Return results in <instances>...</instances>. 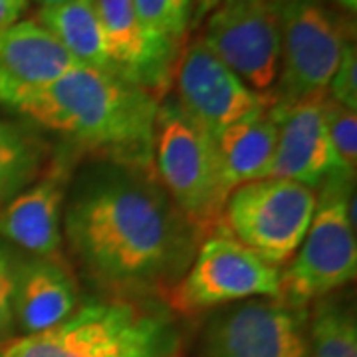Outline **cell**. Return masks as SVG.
<instances>
[{"instance_id": "cell-9", "label": "cell", "mask_w": 357, "mask_h": 357, "mask_svg": "<svg viewBox=\"0 0 357 357\" xmlns=\"http://www.w3.org/2000/svg\"><path fill=\"white\" fill-rule=\"evenodd\" d=\"M280 64L272 102L278 105L321 98L347 42L344 28L319 0H276Z\"/></svg>"}, {"instance_id": "cell-11", "label": "cell", "mask_w": 357, "mask_h": 357, "mask_svg": "<svg viewBox=\"0 0 357 357\" xmlns=\"http://www.w3.org/2000/svg\"><path fill=\"white\" fill-rule=\"evenodd\" d=\"M173 79L178 107L213 137L220 129L262 114L274 103L270 96L248 88L201 38L183 46Z\"/></svg>"}, {"instance_id": "cell-13", "label": "cell", "mask_w": 357, "mask_h": 357, "mask_svg": "<svg viewBox=\"0 0 357 357\" xmlns=\"http://www.w3.org/2000/svg\"><path fill=\"white\" fill-rule=\"evenodd\" d=\"M324 98L292 105L272 103L270 112L278 123V143L270 177L296 181L318 191L333 173H345L337 163L326 129Z\"/></svg>"}, {"instance_id": "cell-6", "label": "cell", "mask_w": 357, "mask_h": 357, "mask_svg": "<svg viewBox=\"0 0 357 357\" xmlns=\"http://www.w3.org/2000/svg\"><path fill=\"white\" fill-rule=\"evenodd\" d=\"M316 203V191L296 181L258 178L230 191L217 232L282 268L304 241Z\"/></svg>"}, {"instance_id": "cell-21", "label": "cell", "mask_w": 357, "mask_h": 357, "mask_svg": "<svg viewBox=\"0 0 357 357\" xmlns=\"http://www.w3.org/2000/svg\"><path fill=\"white\" fill-rule=\"evenodd\" d=\"M141 26L153 38L185 46L191 28L195 0H133Z\"/></svg>"}, {"instance_id": "cell-3", "label": "cell", "mask_w": 357, "mask_h": 357, "mask_svg": "<svg viewBox=\"0 0 357 357\" xmlns=\"http://www.w3.org/2000/svg\"><path fill=\"white\" fill-rule=\"evenodd\" d=\"M0 357H185V340L171 307L109 294L50 330L2 342Z\"/></svg>"}, {"instance_id": "cell-5", "label": "cell", "mask_w": 357, "mask_h": 357, "mask_svg": "<svg viewBox=\"0 0 357 357\" xmlns=\"http://www.w3.org/2000/svg\"><path fill=\"white\" fill-rule=\"evenodd\" d=\"M316 195L306 236L282 270L280 298L300 307L328 298L357 274L354 177L333 173Z\"/></svg>"}, {"instance_id": "cell-1", "label": "cell", "mask_w": 357, "mask_h": 357, "mask_svg": "<svg viewBox=\"0 0 357 357\" xmlns=\"http://www.w3.org/2000/svg\"><path fill=\"white\" fill-rule=\"evenodd\" d=\"M64 229L89 278L131 298L167 296L203 243L153 173L114 163L74 192Z\"/></svg>"}, {"instance_id": "cell-29", "label": "cell", "mask_w": 357, "mask_h": 357, "mask_svg": "<svg viewBox=\"0 0 357 357\" xmlns=\"http://www.w3.org/2000/svg\"><path fill=\"white\" fill-rule=\"evenodd\" d=\"M8 2H13L16 6H20V8H28V0H8Z\"/></svg>"}, {"instance_id": "cell-2", "label": "cell", "mask_w": 357, "mask_h": 357, "mask_svg": "<svg viewBox=\"0 0 357 357\" xmlns=\"http://www.w3.org/2000/svg\"><path fill=\"white\" fill-rule=\"evenodd\" d=\"M10 109L82 151L105 157L114 165L153 173L159 100L123 77L77 66L24 93Z\"/></svg>"}, {"instance_id": "cell-25", "label": "cell", "mask_w": 357, "mask_h": 357, "mask_svg": "<svg viewBox=\"0 0 357 357\" xmlns=\"http://www.w3.org/2000/svg\"><path fill=\"white\" fill-rule=\"evenodd\" d=\"M24 13H26L24 8L16 6V4H13V2H8V0H0V30H4L6 26L18 22V20H20V16H22Z\"/></svg>"}, {"instance_id": "cell-22", "label": "cell", "mask_w": 357, "mask_h": 357, "mask_svg": "<svg viewBox=\"0 0 357 357\" xmlns=\"http://www.w3.org/2000/svg\"><path fill=\"white\" fill-rule=\"evenodd\" d=\"M324 117H326V129L330 135L333 153L337 157V163L345 173L356 177L357 114L354 109H347L326 96L324 98Z\"/></svg>"}, {"instance_id": "cell-19", "label": "cell", "mask_w": 357, "mask_h": 357, "mask_svg": "<svg viewBox=\"0 0 357 357\" xmlns=\"http://www.w3.org/2000/svg\"><path fill=\"white\" fill-rule=\"evenodd\" d=\"M44 155L36 141L10 123L0 121V204L32 185L44 171Z\"/></svg>"}, {"instance_id": "cell-18", "label": "cell", "mask_w": 357, "mask_h": 357, "mask_svg": "<svg viewBox=\"0 0 357 357\" xmlns=\"http://www.w3.org/2000/svg\"><path fill=\"white\" fill-rule=\"evenodd\" d=\"M36 22L60 42V46L76 60L77 66L114 74L105 52L96 2L82 0L44 6L36 14Z\"/></svg>"}, {"instance_id": "cell-14", "label": "cell", "mask_w": 357, "mask_h": 357, "mask_svg": "<svg viewBox=\"0 0 357 357\" xmlns=\"http://www.w3.org/2000/svg\"><path fill=\"white\" fill-rule=\"evenodd\" d=\"M70 163L66 159L44 167L40 177L13 197L0 211V236L32 256H60L62 215Z\"/></svg>"}, {"instance_id": "cell-10", "label": "cell", "mask_w": 357, "mask_h": 357, "mask_svg": "<svg viewBox=\"0 0 357 357\" xmlns=\"http://www.w3.org/2000/svg\"><path fill=\"white\" fill-rule=\"evenodd\" d=\"M204 20L201 40L208 50L248 88L270 96L280 64L276 0H220Z\"/></svg>"}, {"instance_id": "cell-23", "label": "cell", "mask_w": 357, "mask_h": 357, "mask_svg": "<svg viewBox=\"0 0 357 357\" xmlns=\"http://www.w3.org/2000/svg\"><path fill=\"white\" fill-rule=\"evenodd\" d=\"M18 256L6 244L0 243V344L13 340L14 326V290H16Z\"/></svg>"}, {"instance_id": "cell-4", "label": "cell", "mask_w": 357, "mask_h": 357, "mask_svg": "<svg viewBox=\"0 0 357 357\" xmlns=\"http://www.w3.org/2000/svg\"><path fill=\"white\" fill-rule=\"evenodd\" d=\"M153 173L161 189L206 238L220 225L230 195L215 139L173 98L159 102L153 128Z\"/></svg>"}, {"instance_id": "cell-20", "label": "cell", "mask_w": 357, "mask_h": 357, "mask_svg": "<svg viewBox=\"0 0 357 357\" xmlns=\"http://www.w3.org/2000/svg\"><path fill=\"white\" fill-rule=\"evenodd\" d=\"M312 357H357V321L354 310L321 300L310 312Z\"/></svg>"}, {"instance_id": "cell-8", "label": "cell", "mask_w": 357, "mask_h": 357, "mask_svg": "<svg viewBox=\"0 0 357 357\" xmlns=\"http://www.w3.org/2000/svg\"><path fill=\"white\" fill-rule=\"evenodd\" d=\"M197 357H312L310 307L282 298H255L204 319Z\"/></svg>"}, {"instance_id": "cell-27", "label": "cell", "mask_w": 357, "mask_h": 357, "mask_svg": "<svg viewBox=\"0 0 357 357\" xmlns=\"http://www.w3.org/2000/svg\"><path fill=\"white\" fill-rule=\"evenodd\" d=\"M40 4V8L44 6H58V4H70V2H82V0H34ZM86 2H96V0H86Z\"/></svg>"}, {"instance_id": "cell-17", "label": "cell", "mask_w": 357, "mask_h": 357, "mask_svg": "<svg viewBox=\"0 0 357 357\" xmlns=\"http://www.w3.org/2000/svg\"><path fill=\"white\" fill-rule=\"evenodd\" d=\"M270 107L262 114L220 129L213 137L229 191L270 177L278 143V123Z\"/></svg>"}, {"instance_id": "cell-26", "label": "cell", "mask_w": 357, "mask_h": 357, "mask_svg": "<svg viewBox=\"0 0 357 357\" xmlns=\"http://www.w3.org/2000/svg\"><path fill=\"white\" fill-rule=\"evenodd\" d=\"M218 2H220V0H195L191 28H197L201 22H204V18L215 10V6H217Z\"/></svg>"}, {"instance_id": "cell-7", "label": "cell", "mask_w": 357, "mask_h": 357, "mask_svg": "<svg viewBox=\"0 0 357 357\" xmlns=\"http://www.w3.org/2000/svg\"><path fill=\"white\" fill-rule=\"evenodd\" d=\"M282 268L270 264L222 232L206 236L185 276L167 292V304L183 316L255 298H280Z\"/></svg>"}, {"instance_id": "cell-15", "label": "cell", "mask_w": 357, "mask_h": 357, "mask_svg": "<svg viewBox=\"0 0 357 357\" xmlns=\"http://www.w3.org/2000/svg\"><path fill=\"white\" fill-rule=\"evenodd\" d=\"M77 62L36 20L0 30V105L13 107L24 93L50 84Z\"/></svg>"}, {"instance_id": "cell-24", "label": "cell", "mask_w": 357, "mask_h": 357, "mask_svg": "<svg viewBox=\"0 0 357 357\" xmlns=\"http://www.w3.org/2000/svg\"><path fill=\"white\" fill-rule=\"evenodd\" d=\"M326 96L347 109L357 112V52L349 42H345L342 48L340 62L328 84Z\"/></svg>"}, {"instance_id": "cell-28", "label": "cell", "mask_w": 357, "mask_h": 357, "mask_svg": "<svg viewBox=\"0 0 357 357\" xmlns=\"http://www.w3.org/2000/svg\"><path fill=\"white\" fill-rule=\"evenodd\" d=\"M344 10H347V13H351V14H356L357 10V0H335Z\"/></svg>"}, {"instance_id": "cell-12", "label": "cell", "mask_w": 357, "mask_h": 357, "mask_svg": "<svg viewBox=\"0 0 357 357\" xmlns=\"http://www.w3.org/2000/svg\"><path fill=\"white\" fill-rule=\"evenodd\" d=\"M96 8L115 76L139 86L161 102L173 84L183 48L153 38L141 26L133 0H96Z\"/></svg>"}, {"instance_id": "cell-16", "label": "cell", "mask_w": 357, "mask_h": 357, "mask_svg": "<svg viewBox=\"0 0 357 357\" xmlns=\"http://www.w3.org/2000/svg\"><path fill=\"white\" fill-rule=\"evenodd\" d=\"M79 306L77 282L60 256L18 258L14 326L20 335L50 330Z\"/></svg>"}]
</instances>
